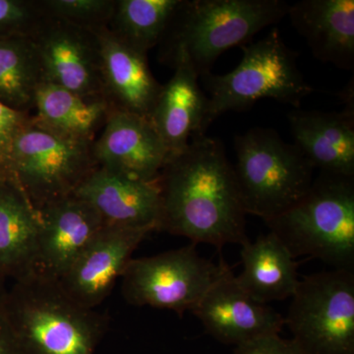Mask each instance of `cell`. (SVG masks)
<instances>
[{
    "label": "cell",
    "mask_w": 354,
    "mask_h": 354,
    "mask_svg": "<svg viewBox=\"0 0 354 354\" xmlns=\"http://www.w3.org/2000/svg\"><path fill=\"white\" fill-rule=\"evenodd\" d=\"M97 35L104 100L115 111L150 118L162 85L151 71L148 53L116 38L108 28Z\"/></svg>",
    "instance_id": "16"
},
{
    "label": "cell",
    "mask_w": 354,
    "mask_h": 354,
    "mask_svg": "<svg viewBox=\"0 0 354 354\" xmlns=\"http://www.w3.org/2000/svg\"><path fill=\"white\" fill-rule=\"evenodd\" d=\"M234 169L247 215L270 220L305 196L315 167L295 144L272 128L254 127L234 138Z\"/></svg>",
    "instance_id": "6"
},
{
    "label": "cell",
    "mask_w": 354,
    "mask_h": 354,
    "mask_svg": "<svg viewBox=\"0 0 354 354\" xmlns=\"http://www.w3.org/2000/svg\"><path fill=\"white\" fill-rule=\"evenodd\" d=\"M192 313L211 337L228 346L279 335L285 326L279 312L254 299L239 286L228 266Z\"/></svg>",
    "instance_id": "12"
},
{
    "label": "cell",
    "mask_w": 354,
    "mask_h": 354,
    "mask_svg": "<svg viewBox=\"0 0 354 354\" xmlns=\"http://www.w3.org/2000/svg\"><path fill=\"white\" fill-rule=\"evenodd\" d=\"M48 17L41 0H0V38H31Z\"/></svg>",
    "instance_id": "26"
},
{
    "label": "cell",
    "mask_w": 354,
    "mask_h": 354,
    "mask_svg": "<svg viewBox=\"0 0 354 354\" xmlns=\"http://www.w3.org/2000/svg\"><path fill=\"white\" fill-rule=\"evenodd\" d=\"M32 39L43 82L86 99L104 100L97 32L48 18Z\"/></svg>",
    "instance_id": "11"
},
{
    "label": "cell",
    "mask_w": 354,
    "mask_h": 354,
    "mask_svg": "<svg viewBox=\"0 0 354 354\" xmlns=\"http://www.w3.org/2000/svg\"><path fill=\"white\" fill-rule=\"evenodd\" d=\"M0 354H18L12 330L4 316L2 307L0 309Z\"/></svg>",
    "instance_id": "29"
},
{
    "label": "cell",
    "mask_w": 354,
    "mask_h": 354,
    "mask_svg": "<svg viewBox=\"0 0 354 354\" xmlns=\"http://www.w3.org/2000/svg\"><path fill=\"white\" fill-rule=\"evenodd\" d=\"M2 304H3V300L1 301V297H0V309H1Z\"/></svg>",
    "instance_id": "30"
},
{
    "label": "cell",
    "mask_w": 354,
    "mask_h": 354,
    "mask_svg": "<svg viewBox=\"0 0 354 354\" xmlns=\"http://www.w3.org/2000/svg\"><path fill=\"white\" fill-rule=\"evenodd\" d=\"M152 232L148 228L104 225L55 283L77 304L95 309L121 279L137 247Z\"/></svg>",
    "instance_id": "13"
},
{
    "label": "cell",
    "mask_w": 354,
    "mask_h": 354,
    "mask_svg": "<svg viewBox=\"0 0 354 354\" xmlns=\"http://www.w3.org/2000/svg\"><path fill=\"white\" fill-rule=\"evenodd\" d=\"M288 9L283 0H183L158 44L160 60L171 67L183 57L201 78L223 53L250 43Z\"/></svg>",
    "instance_id": "2"
},
{
    "label": "cell",
    "mask_w": 354,
    "mask_h": 354,
    "mask_svg": "<svg viewBox=\"0 0 354 354\" xmlns=\"http://www.w3.org/2000/svg\"><path fill=\"white\" fill-rule=\"evenodd\" d=\"M31 115L32 113L15 111L0 102V174H8L14 141Z\"/></svg>",
    "instance_id": "27"
},
{
    "label": "cell",
    "mask_w": 354,
    "mask_h": 354,
    "mask_svg": "<svg viewBox=\"0 0 354 354\" xmlns=\"http://www.w3.org/2000/svg\"><path fill=\"white\" fill-rule=\"evenodd\" d=\"M43 82L34 39L0 38V102L32 113L37 90Z\"/></svg>",
    "instance_id": "23"
},
{
    "label": "cell",
    "mask_w": 354,
    "mask_h": 354,
    "mask_svg": "<svg viewBox=\"0 0 354 354\" xmlns=\"http://www.w3.org/2000/svg\"><path fill=\"white\" fill-rule=\"evenodd\" d=\"M243 270L235 276L244 290L261 304L291 298L297 290V263L285 244L270 232L241 245Z\"/></svg>",
    "instance_id": "20"
},
{
    "label": "cell",
    "mask_w": 354,
    "mask_h": 354,
    "mask_svg": "<svg viewBox=\"0 0 354 354\" xmlns=\"http://www.w3.org/2000/svg\"><path fill=\"white\" fill-rule=\"evenodd\" d=\"M285 325L304 354H354V272L333 269L299 281Z\"/></svg>",
    "instance_id": "8"
},
{
    "label": "cell",
    "mask_w": 354,
    "mask_h": 354,
    "mask_svg": "<svg viewBox=\"0 0 354 354\" xmlns=\"http://www.w3.org/2000/svg\"><path fill=\"white\" fill-rule=\"evenodd\" d=\"M39 214L17 183L0 174V276L8 274L16 281L31 274Z\"/></svg>",
    "instance_id": "21"
},
{
    "label": "cell",
    "mask_w": 354,
    "mask_h": 354,
    "mask_svg": "<svg viewBox=\"0 0 354 354\" xmlns=\"http://www.w3.org/2000/svg\"><path fill=\"white\" fill-rule=\"evenodd\" d=\"M116 0H41L50 19L97 32L109 28Z\"/></svg>",
    "instance_id": "25"
},
{
    "label": "cell",
    "mask_w": 354,
    "mask_h": 354,
    "mask_svg": "<svg viewBox=\"0 0 354 354\" xmlns=\"http://www.w3.org/2000/svg\"><path fill=\"white\" fill-rule=\"evenodd\" d=\"M38 214L36 253L29 277L57 283L104 225L95 209L74 194L44 205Z\"/></svg>",
    "instance_id": "10"
},
{
    "label": "cell",
    "mask_w": 354,
    "mask_h": 354,
    "mask_svg": "<svg viewBox=\"0 0 354 354\" xmlns=\"http://www.w3.org/2000/svg\"><path fill=\"white\" fill-rule=\"evenodd\" d=\"M181 152L167 158L158 178V230L221 250L249 241L246 212L234 165L220 140L194 135Z\"/></svg>",
    "instance_id": "1"
},
{
    "label": "cell",
    "mask_w": 354,
    "mask_h": 354,
    "mask_svg": "<svg viewBox=\"0 0 354 354\" xmlns=\"http://www.w3.org/2000/svg\"><path fill=\"white\" fill-rule=\"evenodd\" d=\"M97 167L138 180L155 183L169 158L150 118L113 109L93 143Z\"/></svg>",
    "instance_id": "14"
},
{
    "label": "cell",
    "mask_w": 354,
    "mask_h": 354,
    "mask_svg": "<svg viewBox=\"0 0 354 354\" xmlns=\"http://www.w3.org/2000/svg\"><path fill=\"white\" fill-rule=\"evenodd\" d=\"M18 354H95L108 320L70 299L51 281H17L2 304Z\"/></svg>",
    "instance_id": "3"
},
{
    "label": "cell",
    "mask_w": 354,
    "mask_h": 354,
    "mask_svg": "<svg viewBox=\"0 0 354 354\" xmlns=\"http://www.w3.org/2000/svg\"><path fill=\"white\" fill-rule=\"evenodd\" d=\"M234 354H304L291 339L279 335L258 337L241 346H235Z\"/></svg>",
    "instance_id": "28"
},
{
    "label": "cell",
    "mask_w": 354,
    "mask_h": 354,
    "mask_svg": "<svg viewBox=\"0 0 354 354\" xmlns=\"http://www.w3.org/2000/svg\"><path fill=\"white\" fill-rule=\"evenodd\" d=\"M171 67L174 76L162 85L150 116L169 157L184 150L190 137L199 132L208 102L199 77L184 58L176 59Z\"/></svg>",
    "instance_id": "19"
},
{
    "label": "cell",
    "mask_w": 354,
    "mask_h": 354,
    "mask_svg": "<svg viewBox=\"0 0 354 354\" xmlns=\"http://www.w3.org/2000/svg\"><path fill=\"white\" fill-rule=\"evenodd\" d=\"M32 118L50 131L82 143H94L113 111L106 100L86 99L53 84L37 90Z\"/></svg>",
    "instance_id": "22"
},
{
    "label": "cell",
    "mask_w": 354,
    "mask_h": 354,
    "mask_svg": "<svg viewBox=\"0 0 354 354\" xmlns=\"http://www.w3.org/2000/svg\"><path fill=\"white\" fill-rule=\"evenodd\" d=\"M95 167L93 143L72 141L32 118L14 141L8 174L38 211L73 194Z\"/></svg>",
    "instance_id": "7"
},
{
    "label": "cell",
    "mask_w": 354,
    "mask_h": 354,
    "mask_svg": "<svg viewBox=\"0 0 354 354\" xmlns=\"http://www.w3.org/2000/svg\"><path fill=\"white\" fill-rule=\"evenodd\" d=\"M157 181L147 183L95 167L73 194L91 205L106 227L155 232L160 215Z\"/></svg>",
    "instance_id": "15"
},
{
    "label": "cell",
    "mask_w": 354,
    "mask_h": 354,
    "mask_svg": "<svg viewBox=\"0 0 354 354\" xmlns=\"http://www.w3.org/2000/svg\"><path fill=\"white\" fill-rule=\"evenodd\" d=\"M264 221L295 259L354 272V177L320 172L297 204Z\"/></svg>",
    "instance_id": "4"
},
{
    "label": "cell",
    "mask_w": 354,
    "mask_h": 354,
    "mask_svg": "<svg viewBox=\"0 0 354 354\" xmlns=\"http://www.w3.org/2000/svg\"><path fill=\"white\" fill-rule=\"evenodd\" d=\"M295 145L315 169L354 177V109L300 111L288 114Z\"/></svg>",
    "instance_id": "17"
},
{
    "label": "cell",
    "mask_w": 354,
    "mask_h": 354,
    "mask_svg": "<svg viewBox=\"0 0 354 354\" xmlns=\"http://www.w3.org/2000/svg\"><path fill=\"white\" fill-rule=\"evenodd\" d=\"M183 0H116L108 29L144 53L158 46Z\"/></svg>",
    "instance_id": "24"
},
{
    "label": "cell",
    "mask_w": 354,
    "mask_h": 354,
    "mask_svg": "<svg viewBox=\"0 0 354 354\" xmlns=\"http://www.w3.org/2000/svg\"><path fill=\"white\" fill-rule=\"evenodd\" d=\"M201 257L196 244L150 257L132 259L123 272L122 293L128 304L167 309L183 316L192 312L227 267Z\"/></svg>",
    "instance_id": "9"
},
{
    "label": "cell",
    "mask_w": 354,
    "mask_h": 354,
    "mask_svg": "<svg viewBox=\"0 0 354 354\" xmlns=\"http://www.w3.org/2000/svg\"><path fill=\"white\" fill-rule=\"evenodd\" d=\"M288 16L317 59L353 71L354 0H301Z\"/></svg>",
    "instance_id": "18"
},
{
    "label": "cell",
    "mask_w": 354,
    "mask_h": 354,
    "mask_svg": "<svg viewBox=\"0 0 354 354\" xmlns=\"http://www.w3.org/2000/svg\"><path fill=\"white\" fill-rule=\"evenodd\" d=\"M241 48L243 57L236 68L223 75L211 72L200 78L209 97L196 135H206L212 123L223 114L247 111L260 100H274L299 108L302 100L314 92L298 68L297 53L286 46L279 29Z\"/></svg>",
    "instance_id": "5"
}]
</instances>
